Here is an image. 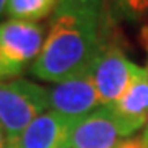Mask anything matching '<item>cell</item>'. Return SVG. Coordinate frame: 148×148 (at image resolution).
Returning <instances> with one entry per match:
<instances>
[{"instance_id":"cell-6","label":"cell","mask_w":148,"mask_h":148,"mask_svg":"<svg viewBox=\"0 0 148 148\" xmlns=\"http://www.w3.org/2000/svg\"><path fill=\"white\" fill-rule=\"evenodd\" d=\"M125 138H132L140 128L148 123V73L135 64L133 76L125 92L114 104L106 106Z\"/></svg>"},{"instance_id":"cell-12","label":"cell","mask_w":148,"mask_h":148,"mask_svg":"<svg viewBox=\"0 0 148 148\" xmlns=\"http://www.w3.org/2000/svg\"><path fill=\"white\" fill-rule=\"evenodd\" d=\"M0 148H10V143H8V138H7L3 128L0 127Z\"/></svg>"},{"instance_id":"cell-7","label":"cell","mask_w":148,"mask_h":148,"mask_svg":"<svg viewBox=\"0 0 148 148\" xmlns=\"http://www.w3.org/2000/svg\"><path fill=\"white\" fill-rule=\"evenodd\" d=\"M125 140L120 127L106 106L74 122L69 132L71 148H119Z\"/></svg>"},{"instance_id":"cell-4","label":"cell","mask_w":148,"mask_h":148,"mask_svg":"<svg viewBox=\"0 0 148 148\" xmlns=\"http://www.w3.org/2000/svg\"><path fill=\"white\" fill-rule=\"evenodd\" d=\"M49 110L56 112L69 122H77L102 107L90 69L71 79L48 87Z\"/></svg>"},{"instance_id":"cell-15","label":"cell","mask_w":148,"mask_h":148,"mask_svg":"<svg viewBox=\"0 0 148 148\" xmlns=\"http://www.w3.org/2000/svg\"><path fill=\"white\" fill-rule=\"evenodd\" d=\"M142 140L145 142V145L148 147V123H147V127H145V132H143V135H142Z\"/></svg>"},{"instance_id":"cell-17","label":"cell","mask_w":148,"mask_h":148,"mask_svg":"<svg viewBox=\"0 0 148 148\" xmlns=\"http://www.w3.org/2000/svg\"><path fill=\"white\" fill-rule=\"evenodd\" d=\"M143 148H148V147H147V145H145V147H143Z\"/></svg>"},{"instance_id":"cell-9","label":"cell","mask_w":148,"mask_h":148,"mask_svg":"<svg viewBox=\"0 0 148 148\" xmlns=\"http://www.w3.org/2000/svg\"><path fill=\"white\" fill-rule=\"evenodd\" d=\"M59 0H8L5 8L7 20L40 23L53 15Z\"/></svg>"},{"instance_id":"cell-5","label":"cell","mask_w":148,"mask_h":148,"mask_svg":"<svg viewBox=\"0 0 148 148\" xmlns=\"http://www.w3.org/2000/svg\"><path fill=\"white\" fill-rule=\"evenodd\" d=\"M135 63L127 58L120 46L104 43L101 53L90 66V74L102 106H110L128 87Z\"/></svg>"},{"instance_id":"cell-13","label":"cell","mask_w":148,"mask_h":148,"mask_svg":"<svg viewBox=\"0 0 148 148\" xmlns=\"http://www.w3.org/2000/svg\"><path fill=\"white\" fill-rule=\"evenodd\" d=\"M142 38H143V43H145V48H147V54H148V27L143 28L142 32ZM147 73H148V56H147Z\"/></svg>"},{"instance_id":"cell-10","label":"cell","mask_w":148,"mask_h":148,"mask_svg":"<svg viewBox=\"0 0 148 148\" xmlns=\"http://www.w3.org/2000/svg\"><path fill=\"white\" fill-rule=\"evenodd\" d=\"M112 10L119 18L140 21L148 16V0H109Z\"/></svg>"},{"instance_id":"cell-16","label":"cell","mask_w":148,"mask_h":148,"mask_svg":"<svg viewBox=\"0 0 148 148\" xmlns=\"http://www.w3.org/2000/svg\"><path fill=\"white\" fill-rule=\"evenodd\" d=\"M61 148H71V147H69L68 143H66V145H64V147H61Z\"/></svg>"},{"instance_id":"cell-8","label":"cell","mask_w":148,"mask_h":148,"mask_svg":"<svg viewBox=\"0 0 148 148\" xmlns=\"http://www.w3.org/2000/svg\"><path fill=\"white\" fill-rule=\"evenodd\" d=\"M73 122L53 110H46L28 125L15 148H61L68 143Z\"/></svg>"},{"instance_id":"cell-2","label":"cell","mask_w":148,"mask_h":148,"mask_svg":"<svg viewBox=\"0 0 148 148\" xmlns=\"http://www.w3.org/2000/svg\"><path fill=\"white\" fill-rule=\"evenodd\" d=\"M49 110L48 87L28 79L0 81V127L10 148L36 117Z\"/></svg>"},{"instance_id":"cell-14","label":"cell","mask_w":148,"mask_h":148,"mask_svg":"<svg viewBox=\"0 0 148 148\" xmlns=\"http://www.w3.org/2000/svg\"><path fill=\"white\" fill-rule=\"evenodd\" d=\"M7 3H8V0H0V18H2V16H5Z\"/></svg>"},{"instance_id":"cell-11","label":"cell","mask_w":148,"mask_h":148,"mask_svg":"<svg viewBox=\"0 0 148 148\" xmlns=\"http://www.w3.org/2000/svg\"><path fill=\"white\" fill-rule=\"evenodd\" d=\"M58 3L59 5H66V7H73V8H77V10L104 13L106 0H59Z\"/></svg>"},{"instance_id":"cell-1","label":"cell","mask_w":148,"mask_h":148,"mask_svg":"<svg viewBox=\"0 0 148 148\" xmlns=\"http://www.w3.org/2000/svg\"><path fill=\"white\" fill-rule=\"evenodd\" d=\"M102 15L58 3L30 74L58 84L90 69L106 43Z\"/></svg>"},{"instance_id":"cell-3","label":"cell","mask_w":148,"mask_h":148,"mask_svg":"<svg viewBox=\"0 0 148 148\" xmlns=\"http://www.w3.org/2000/svg\"><path fill=\"white\" fill-rule=\"evenodd\" d=\"M45 36L41 23L0 21V81L18 79L32 68L41 51Z\"/></svg>"}]
</instances>
